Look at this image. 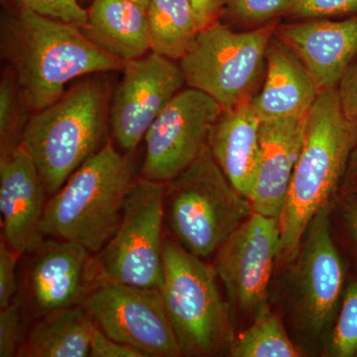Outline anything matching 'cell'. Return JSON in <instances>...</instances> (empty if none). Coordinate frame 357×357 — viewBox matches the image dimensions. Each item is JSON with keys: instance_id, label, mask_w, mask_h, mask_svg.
Masks as SVG:
<instances>
[{"instance_id": "6da1fadb", "label": "cell", "mask_w": 357, "mask_h": 357, "mask_svg": "<svg viewBox=\"0 0 357 357\" xmlns=\"http://www.w3.org/2000/svg\"><path fill=\"white\" fill-rule=\"evenodd\" d=\"M1 53L33 112L57 102L73 79L123 68L122 61L100 50L81 28L30 10H4Z\"/></svg>"}, {"instance_id": "7a4b0ae2", "label": "cell", "mask_w": 357, "mask_h": 357, "mask_svg": "<svg viewBox=\"0 0 357 357\" xmlns=\"http://www.w3.org/2000/svg\"><path fill=\"white\" fill-rule=\"evenodd\" d=\"M356 146L357 119L345 115L337 86L323 89L307 114L304 143L279 218V262L296 259L310 222L335 198Z\"/></svg>"}, {"instance_id": "3957f363", "label": "cell", "mask_w": 357, "mask_h": 357, "mask_svg": "<svg viewBox=\"0 0 357 357\" xmlns=\"http://www.w3.org/2000/svg\"><path fill=\"white\" fill-rule=\"evenodd\" d=\"M131 154L107 141L77 168L45 206L43 234L102 251L121 222L124 199L134 182Z\"/></svg>"}, {"instance_id": "277c9868", "label": "cell", "mask_w": 357, "mask_h": 357, "mask_svg": "<svg viewBox=\"0 0 357 357\" xmlns=\"http://www.w3.org/2000/svg\"><path fill=\"white\" fill-rule=\"evenodd\" d=\"M107 112V86L96 77H86L29 117L21 144L32 157L49 196L105 145Z\"/></svg>"}, {"instance_id": "5b68a950", "label": "cell", "mask_w": 357, "mask_h": 357, "mask_svg": "<svg viewBox=\"0 0 357 357\" xmlns=\"http://www.w3.org/2000/svg\"><path fill=\"white\" fill-rule=\"evenodd\" d=\"M165 210L176 241L204 259L252 213L250 202L232 187L206 145L168 183Z\"/></svg>"}, {"instance_id": "8992f818", "label": "cell", "mask_w": 357, "mask_h": 357, "mask_svg": "<svg viewBox=\"0 0 357 357\" xmlns=\"http://www.w3.org/2000/svg\"><path fill=\"white\" fill-rule=\"evenodd\" d=\"M164 305L183 356H215L234 337L229 307L218 291L215 267L176 241L163 243Z\"/></svg>"}, {"instance_id": "52a82bcc", "label": "cell", "mask_w": 357, "mask_h": 357, "mask_svg": "<svg viewBox=\"0 0 357 357\" xmlns=\"http://www.w3.org/2000/svg\"><path fill=\"white\" fill-rule=\"evenodd\" d=\"M279 20L244 32L222 20L199 32L180 59L185 84L211 96L223 107L251 102L266 70V52Z\"/></svg>"}, {"instance_id": "ba28073f", "label": "cell", "mask_w": 357, "mask_h": 357, "mask_svg": "<svg viewBox=\"0 0 357 357\" xmlns=\"http://www.w3.org/2000/svg\"><path fill=\"white\" fill-rule=\"evenodd\" d=\"M167 190L168 183L134 180L124 199L119 227L100 255L98 277L161 289Z\"/></svg>"}, {"instance_id": "9c48e42d", "label": "cell", "mask_w": 357, "mask_h": 357, "mask_svg": "<svg viewBox=\"0 0 357 357\" xmlns=\"http://www.w3.org/2000/svg\"><path fill=\"white\" fill-rule=\"evenodd\" d=\"M331 211V206H326L310 222L294 260L291 281L297 326L310 340H323L325 344L337 319L349 275L333 237Z\"/></svg>"}, {"instance_id": "30bf717a", "label": "cell", "mask_w": 357, "mask_h": 357, "mask_svg": "<svg viewBox=\"0 0 357 357\" xmlns=\"http://www.w3.org/2000/svg\"><path fill=\"white\" fill-rule=\"evenodd\" d=\"M79 306L107 337L148 357L183 356L159 289L98 277Z\"/></svg>"}, {"instance_id": "8fae6325", "label": "cell", "mask_w": 357, "mask_h": 357, "mask_svg": "<svg viewBox=\"0 0 357 357\" xmlns=\"http://www.w3.org/2000/svg\"><path fill=\"white\" fill-rule=\"evenodd\" d=\"M222 110L199 89L189 86L178 91L145 134L141 178L170 183L180 175L208 145Z\"/></svg>"}, {"instance_id": "7c38bea8", "label": "cell", "mask_w": 357, "mask_h": 357, "mask_svg": "<svg viewBox=\"0 0 357 357\" xmlns=\"http://www.w3.org/2000/svg\"><path fill=\"white\" fill-rule=\"evenodd\" d=\"M280 241L279 218L252 211L218 248L213 267L239 311L256 314L267 306Z\"/></svg>"}, {"instance_id": "4fadbf2b", "label": "cell", "mask_w": 357, "mask_h": 357, "mask_svg": "<svg viewBox=\"0 0 357 357\" xmlns=\"http://www.w3.org/2000/svg\"><path fill=\"white\" fill-rule=\"evenodd\" d=\"M121 70L110 107V126L119 146L132 154L185 82L175 61L152 51L126 61Z\"/></svg>"}, {"instance_id": "5bb4252c", "label": "cell", "mask_w": 357, "mask_h": 357, "mask_svg": "<svg viewBox=\"0 0 357 357\" xmlns=\"http://www.w3.org/2000/svg\"><path fill=\"white\" fill-rule=\"evenodd\" d=\"M47 191L22 144L0 154V211L4 241L21 255L43 243Z\"/></svg>"}, {"instance_id": "9a60e30c", "label": "cell", "mask_w": 357, "mask_h": 357, "mask_svg": "<svg viewBox=\"0 0 357 357\" xmlns=\"http://www.w3.org/2000/svg\"><path fill=\"white\" fill-rule=\"evenodd\" d=\"M30 269L33 310L37 317L79 306L96 280L98 264L91 252L72 241H49L36 249Z\"/></svg>"}, {"instance_id": "2e32d148", "label": "cell", "mask_w": 357, "mask_h": 357, "mask_svg": "<svg viewBox=\"0 0 357 357\" xmlns=\"http://www.w3.org/2000/svg\"><path fill=\"white\" fill-rule=\"evenodd\" d=\"M275 35L299 57L321 91L337 86L357 58V15L279 25Z\"/></svg>"}, {"instance_id": "e0dca14e", "label": "cell", "mask_w": 357, "mask_h": 357, "mask_svg": "<svg viewBox=\"0 0 357 357\" xmlns=\"http://www.w3.org/2000/svg\"><path fill=\"white\" fill-rule=\"evenodd\" d=\"M307 115L260 124V156L249 202L255 213L280 218L306 134Z\"/></svg>"}, {"instance_id": "ac0fdd59", "label": "cell", "mask_w": 357, "mask_h": 357, "mask_svg": "<svg viewBox=\"0 0 357 357\" xmlns=\"http://www.w3.org/2000/svg\"><path fill=\"white\" fill-rule=\"evenodd\" d=\"M319 93L302 61L274 35L268 45L264 84L251 100L260 121L306 116Z\"/></svg>"}, {"instance_id": "d6986e66", "label": "cell", "mask_w": 357, "mask_h": 357, "mask_svg": "<svg viewBox=\"0 0 357 357\" xmlns=\"http://www.w3.org/2000/svg\"><path fill=\"white\" fill-rule=\"evenodd\" d=\"M260 124L251 102L223 109L208 145L232 187L246 199L255 184L260 156Z\"/></svg>"}, {"instance_id": "ffe728a7", "label": "cell", "mask_w": 357, "mask_h": 357, "mask_svg": "<svg viewBox=\"0 0 357 357\" xmlns=\"http://www.w3.org/2000/svg\"><path fill=\"white\" fill-rule=\"evenodd\" d=\"M82 31L100 50L122 62L151 50L147 13L130 0H91Z\"/></svg>"}, {"instance_id": "44dd1931", "label": "cell", "mask_w": 357, "mask_h": 357, "mask_svg": "<svg viewBox=\"0 0 357 357\" xmlns=\"http://www.w3.org/2000/svg\"><path fill=\"white\" fill-rule=\"evenodd\" d=\"M21 344L17 356L86 357L91 347V319L81 306L40 317Z\"/></svg>"}, {"instance_id": "7402d4cb", "label": "cell", "mask_w": 357, "mask_h": 357, "mask_svg": "<svg viewBox=\"0 0 357 357\" xmlns=\"http://www.w3.org/2000/svg\"><path fill=\"white\" fill-rule=\"evenodd\" d=\"M151 51L180 60L201 31L187 0H149L147 9Z\"/></svg>"}, {"instance_id": "603a6c76", "label": "cell", "mask_w": 357, "mask_h": 357, "mask_svg": "<svg viewBox=\"0 0 357 357\" xmlns=\"http://www.w3.org/2000/svg\"><path fill=\"white\" fill-rule=\"evenodd\" d=\"M303 354L289 337L281 319L267 306L234 338L229 349V356L234 357H300Z\"/></svg>"}, {"instance_id": "cb8c5ba5", "label": "cell", "mask_w": 357, "mask_h": 357, "mask_svg": "<svg viewBox=\"0 0 357 357\" xmlns=\"http://www.w3.org/2000/svg\"><path fill=\"white\" fill-rule=\"evenodd\" d=\"M325 347L328 356L357 357V270L347 275L342 305Z\"/></svg>"}, {"instance_id": "d4e9b609", "label": "cell", "mask_w": 357, "mask_h": 357, "mask_svg": "<svg viewBox=\"0 0 357 357\" xmlns=\"http://www.w3.org/2000/svg\"><path fill=\"white\" fill-rule=\"evenodd\" d=\"M28 110L9 68L4 70L0 81V154L21 144L23 131L28 119Z\"/></svg>"}, {"instance_id": "484cf974", "label": "cell", "mask_w": 357, "mask_h": 357, "mask_svg": "<svg viewBox=\"0 0 357 357\" xmlns=\"http://www.w3.org/2000/svg\"><path fill=\"white\" fill-rule=\"evenodd\" d=\"M297 0H227L222 18L255 28L290 15Z\"/></svg>"}, {"instance_id": "4316f807", "label": "cell", "mask_w": 357, "mask_h": 357, "mask_svg": "<svg viewBox=\"0 0 357 357\" xmlns=\"http://www.w3.org/2000/svg\"><path fill=\"white\" fill-rule=\"evenodd\" d=\"M6 10H30L82 28L88 11L79 0H1Z\"/></svg>"}, {"instance_id": "83f0119b", "label": "cell", "mask_w": 357, "mask_h": 357, "mask_svg": "<svg viewBox=\"0 0 357 357\" xmlns=\"http://www.w3.org/2000/svg\"><path fill=\"white\" fill-rule=\"evenodd\" d=\"M24 333L22 303L17 294L15 299L0 312V357L17 356L25 340Z\"/></svg>"}, {"instance_id": "f1b7e54d", "label": "cell", "mask_w": 357, "mask_h": 357, "mask_svg": "<svg viewBox=\"0 0 357 357\" xmlns=\"http://www.w3.org/2000/svg\"><path fill=\"white\" fill-rule=\"evenodd\" d=\"M357 15V0H297L291 17L298 20H340Z\"/></svg>"}, {"instance_id": "f546056e", "label": "cell", "mask_w": 357, "mask_h": 357, "mask_svg": "<svg viewBox=\"0 0 357 357\" xmlns=\"http://www.w3.org/2000/svg\"><path fill=\"white\" fill-rule=\"evenodd\" d=\"M21 253L11 248L6 241L0 243V309L8 306L18 294L16 265Z\"/></svg>"}, {"instance_id": "4dcf8cb0", "label": "cell", "mask_w": 357, "mask_h": 357, "mask_svg": "<svg viewBox=\"0 0 357 357\" xmlns=\"http://www.w3.org/2000/svg\"><path fill=\"white\" fill-rule=\"evenodd\" d=\"M91 357H146L142 351L130 345L121 344L107 337L95 323H91Z\"/></svg>"}, {"instance_id": "1f68e13d", "label": "cell", "mask_w": 357, "mask_h": 357, "mask_svg": "<svg viewBox=\"0 0 357 357\" xmlns=\"http://www.w3.org/2000/svg\"><path fill=\"white\" fill-rule=\"evenodd\" d=\"M335 211L342 223L345 241L357 262V201L342 195L335 199Z\"/></svg>"}, {"instance_id": "d6a6232c", "label": "cell", "mask_w": 357, "mask_h": 357, "mask_svg": "<svg viewBox=\"0 0 357 357\" xmlns=\"http://www.w3.org/2000/svg\"><path fill=\"white\" fill-rule=\"evenodd\" d=\"M338 96L345 115L357 119V58L337 84Z\"/></svg>"}, {"instance_id": "836d02e7", "label": "cell", "mask_w": 357, "mask_h": 357, "mask_svg": "<svg viewBox=\"0 0 357 357\" xmlns=\"http://www.w3.org/2000/svg\"><path fill=\"white\" fill-rule=\"evenodd\" d=\"M191 6L199 28L203 30L222 20L227 0H187Z\"/></svg>"}, {"instance_id": "e575fe53", "label": "cell", "mask_w": 357, "mask_h": 357, "mask_svg": "<svg viewBox=\"0 0 357 357\" xmlns=\"http://www.w3.org/2000/svg\"><path fill=\"white\" fill-rule=\"evenodd\" d=\"M342 196L351 197L357 201V146L354 149L344 178Z\"/></svg>"}, {"instance_id": "d590c367", "label": "cell", "mask_w": 357, "mask_h": 357, "mask_svg": "<svg viewBox=\"0 0 357 357\" xmlns=\"http://www.w3.org/2000/svg\"><path fill=\"white\" fill-rule=\"evenodd\" d=\"M130 1L134 2V3L138 4V6H140L141 7H142V8H144L145 10H146L148 3H149V0H130Z\"/></svg>"}, {"instance_id": "8d00e7d4", "label": "cell", "mask_w": 357, "mask_h": 357, "mask_svg": "<svg viewBox=\"0 0 357 357\" xmlns=\"http://www.w3.org/2000/svg\"><path fill=\"white\" fill-rule=\"evenodd\" d=\"M79 1L81 2V3H82V2L86 1V0H79Z\"/></svg>"}]
</instances>
